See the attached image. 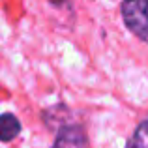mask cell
Returning <instances> with one entry per match:
<instances>
[{
	"instance_id": "cell-4",
	"label": "cell",
	"mask_w": 148,
	"mask_h": 148,
	"mask_svg": "<svg viewBox=\"0 0 148 148\" xmlns=\"http://www.w3.org/2000/svg\"><path fill=\"white\" fill-rule=\"evenodd\" d=\"M127 148H148V118L137 126L127 143Z\"/></svg>"
},
{
	"instance_id": "cell-2",
	"label": "cell",
	"mask_w": 148,
	"mask_h": 148,
	"mask_svg": "<svg viewBox=\"0 0 148 148\" xmlns=\"http://www.w3.org/2000/svg\"><path fill=\"white\" fill-rule=\"evenodd\" d=\"M53 148H88V139L86 133L81 126L71 124V126H64L56 135Z\"/></svg>"
},
{
	"instance_id": "cell-3",
	"label": "cell",
	"mask_w": 148,
	"mask_h": 148,
	"mask_svg": "<svg viewBox=\"0 0 148 148\" xmlns=\"http://www.w3.org/2000/svg\"><path fill=\"white\" fill-rule=\"evenodd\" d=\"M19 133H21V122H19L17 116L11 114V112L0 114V141L10 143V141H13Z\"/></svg>"
},
{
	"instance_id": "cell-1",
	"label": "cell",
	"mask_w": 148,
	"mask_h": 148,
	"mask_svg": "<svg viewBox=\"0 0 148 148\" xmlns=\"http://www.w3.org/2000/svg\"><path fill=\"white\" fill-rule=\"evenodd\" d=\"M122 19L126 26L139 38L148 43V2L146 0H133L124 2L120 6Z\"/></svg>"
}]
</instances>
